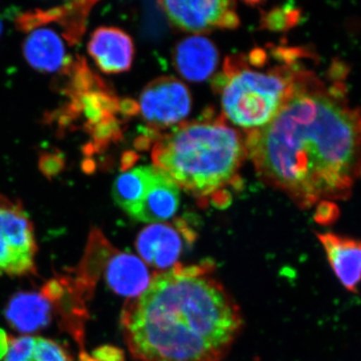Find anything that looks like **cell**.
<instances>
[{
	"label": "cell",
	"instance_id": "obj_3",
	"mask_svg": "<svg viewBox=\"0 0 361 361\" xmlns=\"http://www.w3.org/2000/svg\"><path fill=\"white\" fill-rule=\"evenodd\" d=\"M246 156L245 139L222 121L180 123L152 152L155 167L199 198L231 183Z\"/></svg>",
	"mask_w": 361,
	"mask_h": 361
},
{
	"label": "cell",
	"instance_id": "obj_7",
	"mask_svg": "<svg viewBox=\"0 0 361 361\" xmlns=\"http://www.w3.org/2000/svg\"><path fill=\"white\" fill-rule=\"evenodd\" d=\"M191 106L189 90L175 78L153 80L140 97L142 118L154 127L166 128L180 122L189 115Z\"/></svg>",
	"mask_w": 361,
	"mask_h": 361
},
{
	"label": "cell",
	"instance_id": "obj_12",
	"mask_svg": "<svg viewBox=\"0 0 361 361\" xmlns=\"http://www.w3.org/2000/svg\"><path fill=\"white\" fill-rule=\"evenodd\" d=\"M180 188L165 172L157 168L153 182L142 200L130 211L141 222L163 223L174 217L180 205Z\"/></svg>",
	"mask_w": 361,
	"mask_h": 361
},
{
	"label": "cell",
	"instance_id": "obj_23",
	"mask_svg": "<svg viewBox=\"0 0 361 361\" xmlns=\"http://www.w3.org/2000/svg\"><path fill=\"white\" fill-rule=\"evenodd\" d=\"M339 215H341V211L334 202L322 201L317 204L314 220L318 224L332 225L338 219Z\"/></svg>",
	"mask_w": 361,
	"mask_h": 361
},
{
	"label": "cell",
	"instance_id": "obj_5",
	"mask_svg": "<svg viewBox=\"0 0 361 361\" xmlns=\"http://www.w3.org/2000/svg\"><path fill=\"white\" fill-rule=\"evenodd\" d=\"M37 252L35 229L20 202L0 193V271L13 276L35 273Z\"/></svg>",
	"mask_w": 361,
	"mask_h": 361
},
{
	"label": "cell",
	"instance_id": "obj_17",
	"mask_svg": "<svg viewBox=\"0 0 361 361\" xmlns=\"http://www.w3.org/2000/svg\"><path fill=\"white\" fill-rule=\"evenodd\" d=\"M157 171L155 166H140L118 176L113 185V198L129 213L148 192Z\"/></svg>",
	"mask_w": 361,
	"mask_h": 361
},
{
	"label": "cell",
	"instance_id": "obj_9",
	"mask_svg": "<svg viewBox=\"0 0 361 361\" xmlns=\"http://www.w3.org/2000/svg\"><path fill=\"white\" fill-rule=\"evenodd\" d=\"M192 240L193 232L178 220L147 226L137 235L135 247L147 266L163 272L178 264L185 244Z\"/></svg>",
	"mask_w": 361,
	"mask_h": 361
},
{
	"label": "cell",
	"instance_id": "obj_15",
	"mask_svg": "<svg viewBox=\"0 0 361 361\" xmlns=\"http://www.w3.org/2000/svg\"><path fill=\"white\" fill-rule=\"evenodd\" d=\"M51 302L40 292H20L9 301L7 320L23 334L44 329L51 322Z\"/></svg>",
	"mask_w": 361,
	"mask_h": 361
},
{
	"label": "cell",
	"instance_id": "obj_18",
	"mask_svg": "<svg viewBox=\"0 0 361 361\" xmlns=\"http://www.w3.org/2000/svg\"><path fill=\"white\" fill-rule=\"evenodd\" d=\"M61 73L68 78L63 92L70 99L82 96L87 92H111L103 78L90 70L84 56H78Z\"/></svg>",
	"mask_w": 361,
	"mask_h": 361
},
{
	"label": "cell",
	"instance_id": "obj_11",
	"mask_svg": "<svg viewBox=\"0 0 361 361\" xmlns=\"http://www.w3.org/2000/svg\"><path fill=\"white\" fill-rule=\"evenodd\" d=\"M87 51L97 68L106 73H120L130 70L135 56L133 39L116 27L102 26L90 37Z\"/></svg>",
	"mask_w": 361,
	"mask_h": 361
},
{
	"label": "cell",
	"instance_id": "obj_29",
	"mask_svg": "<svg viewBox=\"0 0 361 361\" xmlns=\"http://www.w3.org/2000/svg\"><path fill=\"white\" fill-rule=\"evenodd\" d=\"M2 30H4V25H2L1 20H0V35H1Z\"/></svg>",
	"mask_w": 361,
	"mask_h": 361
},
{
	"label": "cell",
	"instance_id": "obj_10",
	"mask_svg": "<svg viewBox=\"0 0 361 361\" xmlns=\"http://www.w3.org/2000/svg\"><path fill=\"white\" fill-rule=\"evenodd\" d=\"M342 286L356 293L361 283V240L336 233H316Z\"/></svg>",
	"mask_w": 361,
	"mask_h": 361
},
{
	"label": "cell",
	"instance_id": "obj_13",
	"mask_svg": "<svg viewBox=\"0 0 361 361\" xmlns=\"http://www.w3.org/2000/svg\"><path fill=\"white\" fill-rule=\"evenodd\" d=\"M174 59L176 68L183 78L191 82H203L217 68L219 54L210 39L195 35L177 45Z\"/></svg>",
	"mask_w": 361,
	"mask_h": 361
},
{
	"label": "cell",
	"instance_id": "obj_8",
	"mask_svg": "<svg viewBox=\"0 0 361 361\" xmlns=\"http://www.w3.org/2000/svg\"><path fill=\"white\" fill-rule=\"evenodd\" d=\"M171 23L179 30L204 32L216 28H236L240 25L236 4L215 1H161Z\"/></svg>",
	"mask_w": 361,
	"mask_h": 361
},
{
	"label": "cell",
	"instance_id": "obj_26",
	"mask_svg": "<svg viewBox=\"0 0 361 361\" xmlns=\"http://www.w3.org/2000/svg\"><path fill=\"white\" fill-rule=\"evenodd\" d=\"M137 157L133 152H127V153L123 154L122 158V171L123 172H127L128 170H130V167L135 163L137 161Z\"/></svg>",
	"mask_w": 361,
	"mask_h": 361
},
{
	"label": "cell",
	"instance_id": "obj_22",
	"mask_svg": "<svg viewBox=\"0 0 361 361\" xmlns=\"http://www.w3.org/2000/svg\"><path fill=\"white\" fill-rule=\"evenodd\" d=\"M66 159L61 152H44L39 155V168L42 174L51 180L65 170Z\"/></svg>",
	"mask_w": 361,
	"mask_h": 361
},
{
	"label": "cell",
	"instance_id": "obj_24",
	"mask_svg": "<svg viewBox=\"0 0 361 361\" xmlns=\"http://www.w3.org/2000/svg\"><path fill=\"white\" fill-rule=\"evenodd\" d=\"M92 357L97 361H125V355L116 346L104 345L94 351Z\"/></svg>",
	"mask_w": 361,
	"mask_h": 361
},
{
	"label": "cell",
	"instance_id": "obj_4",
	"mask_svg": "<svg viewBox=\"0 0 361 361\" xmlns=\"http://www.w3.org/2000/svg\"><path fill=\"white\" fill-rule=\"evenodd\" d=\"M297 56L296 51L286 65L268 71L253 70L241 58L228 59L222 75L216 78L225 118L249 132L267 126L293 92L301 70L293 63Z\"/></svg>",
	"mask_w": 361,
	"mask_h": 361
},
{
	"label": "cell",
	"instance_id": "obj_19",
	"mask_svg": "<svg viewBox=\"0 0 361 361\" xmlns=\"http://www.w3.org/2000/svg\"><path fill=\"white\" fill-rule=\"evenodd\" d=\"M96 1H73L61 6L56 23L63 27V35L70 45L78 44L85 35L87 18Z\"/></svg>",
	"mask_w": 361,
	"mask_h": 361
},
{
	"label": "cell",
	"instance_id": "obj_27",
	"mask_svg": "<svg viewBox=\"0 0 361 361\" xmlns=\"http://www.w3.org/2000/svg\"><path fill=\"white\" fill-rule=\"evenodd\" d=\"M96 169H97L96 161L92 160V159L85 158V160L82 161V172L85 173V174H87V175L92 174V173H94V171H96Z\"/></svg>",
	"mask_w": 361,
	"mask_h": 361
},
{
	"label": "cell",
	"instance_id": "obj_21",
	"mask_svg": "<svg viewBox=\"0 0 361 361\" xmlns=\"http://www.w3.org/2000/svg\"><path fill=\"white\" fill-rule=\"evenodd\" d=\"M59 16V6L47 11L37 8L35 11H26L16 18V28L23 32H32L40 25L58 20Z\"/></svg>",
	"mask_w": 361,
	"mask_h": 361
},
{
	"label": "cell",
	"instance_id": "obj_14",
	"mask_svg": "<svg viewBox=\"0 0 361 361\" xmlns=\"http://www.w3.org/2000/svg\"><path fill=\"white\" fill-rule=\"evenodd\" d=\"M23 54L32 68L44 73L61 71L73 61L66 56L63 40L49 28L35 30L26 37Z\"/></svg>",
	"mask_w": 361,
	"mask_h": 361
},
{
	"label": "cell",
	"instance_id": "obj_28",
	"mask_svg": "<svg viewBox=\"0 0 361 361\" xmlns=\"http://www.w3.org/2000/svg\"><path fill=\"white\" fill-rule=\"evenodd\" d=\"M80 361H97V360H94L92 356H90L89 355H85V353H82V355H80Z\"/></svg>",
	"mask_w": 361,
	"mask_h": 361
},
{
	"label": "cell",
	"instance_id": "obj_1",
	"mask_svg": "<svg viewBox=\"0 0 361 361\" xmlns=\"http://www.w3.org/2000/svg\"><path fill=\"white\" fill-rule=\"evenodd\" d=\"M245 145L259 177L299 208L346 200L361 172V110L349 106L341 82L326 87L300 70L288 101Z\"/></svg>",
	"mask_w": 361,
	"mask_h": 361
},
{
	"label": "cell",
	"instance_id": "obj_2",
	"mask_svg": "<svg viewBox=\"0 0 361 361\" xmlns=\"http://www.w3.org/2000/svg\"><path fill=\"white\" fill-rule=\"evenodd\" d=\"M213 271L210 262L178 263L126 301L121 325L135 361H219L229 353L243 317Z\"/></svg>",
	"mask_w": 361,
	"mask_h": 361
},
{
	"label": "cell",
	"instance_id": "obj_16",
	"mask_svg": "<svg viewBox=\"0 0 361 361\" xmlns=\"http://www.w3.org/2000/svg\"><path fill=\"white\" fill-rule=\"evenodd\" d=\"M4 361H75L63 346L37 336L11 338Z\"/></svg>",
	"mask_w": 361,
	"mask_h": 361
},
{
	"label": "cell",
	"instance_id": "obj_20",
	"mask_svg": "<svg viewBox=\"0 0 361 361\" xmlns=\"http://www.w3.org/2000/svg\"><path fill=\"white\" fill-rule=\"evenodd\" d=\"M85 129L92 135L96 153L103 151L111 142L118 141L122 137V128L115 116H108L97 125L85 126Z\"/></svg>",
	"mask_w": 361,
	"mask_h": 361
},
{
	"label": "cell",
	"instance_id": "obj_25",
	"mask_svg": "<svg viewBox=\"0 0 361 361\" xmlns=\"http://www.w3.org/2000/svg\"><path fill=\"white\" fill-rule=\"evenodd\" d=\"M139 111V104L133 101V99H127L120 101V111L125 115L133 116Z\"/></svg>",
	"mask_w": 361,
	"mask_h": 361
},
{
	"label": "cell",
	"instance_id": "obj_6",
	"mask_svg": "<svg viewBox=\"0 0 361 361\" xmlns=\"http://www.w3.org/2000/svg\"><path fill=\"white\" fill-rule=\"evenodd\" d=\"M82 263L94 281L103 274L111 290L129 299L141 295L153 278L141 258L118 251L110 242L94 247Z\"/></svg>",
	"mask_w": 361,
	"mask_h": 361
}]
</instances>
